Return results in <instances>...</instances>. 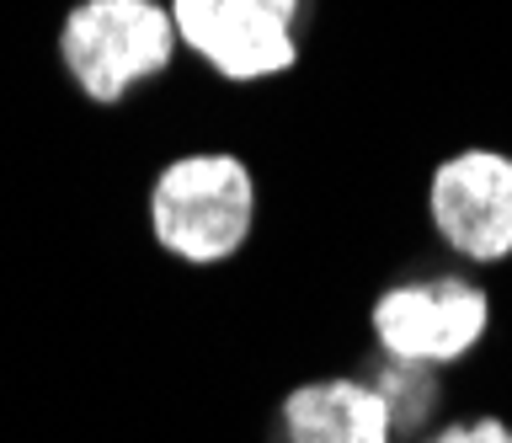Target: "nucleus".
Wrapping results in <instances>:
<instances>
[{"instance_id":"39448f33","label":"nucleus","mask_w":512,"mask_h":443,"mask_svg":"<svg viewBox=\"0 0 512 443\" xmlns=\"http://www.w3.org/2000/svg\"><path fill=\"white\" fill-rule=\"evenodd\" d=\"M432 225L459 257L496 262L512 251V161L496 150H464L432 171Z\"/></svg>"},{"instance_id":"6e6552de","label":"nucleus","mask_w":512,"mask_h":443,"mask_svg":"<svg viewBox=\"0 0 512 443\" xmlns=\"http://www.w3.org/2000/svg\"><path fill=\"white\" fill-rule=\"evenodd\" d=\"M432 443H512V427L496 422V417H480V422H454L443 427Z\"/></svg>"},{"instance_id":"0eeeda50","label":"nucleus","mask_w":512,"mask_h":443,"mask_svg":"<svg viewBox=\"0 0 512 443\" xmlns=\"http://www.w3.org/2000/svg\"><path fill=\"white\" fill-rule=\"evenodd\" d=\"M374 395L384 401V411H390L395 433H406V427H422L432 417V406H438V379H432V369H422V363L390 358V369H379V379H374Z\"/></svg>"},{"instance_id":"20e7f679","label":"nucleus","mask_w":512,"mask_h":443,"mask_svg":"<svg viewBox=\"0 0 512 443\" xmlns=\"http://www.w3.org/2000/svg\"><path fill=\"white\" fill-rule=\"evenodd\" d=\"M491 305L486 289L464 278H427V283H400L379 294L374 305V337L400 363H454L486 337Z\"/></svg>"},{"instance_id":"f03ea898","label":"nucleus","mask_w":512,"mask_h":443,"mask_svg":"<svg viewBox=\"0 0 512 443\" xmlns=\"http://www.w3.org/2000/svg\"><path fill=\"white\" fill-rule=\"evenodd\" d=\"M176 43L171 11L155 0H80L59 33L64 65L91 102H118L144 75H160Z\"/></svg>"},{"instance_id":"7ed1b4c3","label":"nucleus","mask_w":512,"mask_h":443,"mask_svg":"<svg viewBox=\"0 0 512 443\" xmlns=\"http://www.w3.org/2000/svg\"><path fill=\"white\" fill-rule=\"evenodd\" d=\"M299 0H171L176 38L224 81H267L294 70Z\"/></svg>"},{"instance_id":"f257e3e1","label":"nucleus","mask_w":512,"mask_h":443,"mask_svg":"<svg viewBox=\"0 0 512 443\" xmlns=\"http://www.w3.org/2000/svg\"><path fill=\"white\" fill-rule=\"evenodd\" d=\"M155 241L182 262H224L256 225V182L235 155H182L150 193Z\"/></svg>"},{"instance_id":"423d86ee","label":"nucleus","mask_w":512,"mask_h":443,"mask_svg":"<svg viewBox=\"0 0 512 443\" xmlns=\"http://www.w3.org/2000/svg\"><path fill=\"white\" fill-rule=\"evenodd\" d=\"M283 443H395V422L374 385L320 379L283 401Z\"/></svg>"}]
</instances>
